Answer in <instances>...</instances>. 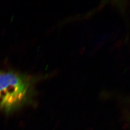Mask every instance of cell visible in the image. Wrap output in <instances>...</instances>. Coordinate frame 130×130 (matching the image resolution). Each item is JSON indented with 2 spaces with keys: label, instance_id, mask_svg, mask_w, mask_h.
<instances>
[{
  "label": "cell",
  "instance_id": "6da1fadb",
  "mask_svg": "<svg viewBox=\"0 0 130 130\" xmlns=\"http://www.w3.org/2000/svg\"><path fill=\"white\" fill-rule=\"evenodd\" d=\"M36 80L14 71L0 70V110L9 112L25 104L32 95Z\"/></svg>",
  "mask_w": 130,
  "mask_h": 130
}]
</instances>
